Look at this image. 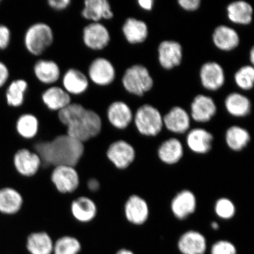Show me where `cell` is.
Segmentation results:
<instances>
[{"label":"cell","instance_id":"36","mask_svg":"<svg viewBox=\"0 0 254 254\" xmlns=\"http://www.w3.org/2000/svg\"><path fill=\"white\" fill-rule=\"evenodd\" d=\"M235 81L240 88L249 90L253 88L254 82V69L250 65L244 66L235 74Z\"/></svg>","mask_w":254,"mask_h":254},{"label":"cell","instance_id":"5","mask_svg":"<svg viewBox=\"0 0 254 254\" xmlns=\"http://www.w3.org/2000/svg\"><path fill=\"white\" fill-rule=\"evenodd\" d=\"M124 88L129 93L142 96L153 86V79L147 68L134 65L126 69L123 75Z\"/></svg>","mask_w":254,"mask_h":254},{"label":"cell","instance_id":"40","mask_svg":"<svg viewBox=\"0 0 254 254\" xmlns=\"http://www.w3.org/2000/svg\"><path fill=\"white\" fill-rule=\"evenodd\" d=\"M11 33L8 28L0 25V49L7 48L10 41Z\"/></svg>","mask_w":254,"mask_h":254},{"label":"cell","instance_id":"19","mask_svg":"<svg viewBox=\"0 0 254 254\" xmlns=\"http://www.w3.org/2000/svg\"><path fill=\"white\" fill-rule=\"evenodd\" d=\"M63 88L69 95H78L85 93L89 87V79L83 72L69 68L63 77Z\"/></svg>","mask_w":254,"mask_h":254},{"label":"cell","instance_id":"11","mask_svg":"<svg viewBox=\"0 0 254 254\" xmlns=\"http://www.w3.org/2000/svg\"><path fill=\"white\" fill-rule=\"evenodd\" d=\"M111 40L109 30L101 23H91L82 31V40L87 47L94 51H100L109 45Z\"/></svg>","mask_w":254,"mask_h":254},{"label":"cell","instance_id":"3","mask_svg":"<svg viewBox=\"0 0 254 254\" xmlns=\"http://www.w3.org/2000/svg\"><path fill=\"white\" fill-rule=\"evenodd\" d=\"M54 33L49 25L35 23L28 28L24 37V44L28 52L39 56L46 52L53 43Z\"/></svg>","mask_w":254,"mask_h":254},{"label":"cell","instance_id":"1","mask_svg":"<svg viewBox=\"0 0 254 254\" xmlns=\"http://www.w3.org/2000/svg\"><path fill=\"white\" fill-rule=\"evenodd\" d=\"M33 151L39 155L43 169L60 166L76 167L84 154L85 144L65 133L34 143Z\"/></svg>","mask_w":254,"mask_h":254},{"label":"cell","instance_id":"15","mask_svg":"<svg viewBox=\"0 0 254 254\" xmlns=\"http://www.w3.org/2000/svg\"><path fill=\"white\" fill-rule=\"evenodd\" d=\"M149 209L147 202L140 196H130L125 205V214L127 220L134 225H141L147 221Z\"/></svg>","mask_w":254,"mask_h":254},{"label":"cell","instance_id":"38","mask_svg":"<svg viewBox=\"0 0 254 254\" xmlns=\"http://www.w3.org/2000/svg\"><path fill=\"white\" fill-rule=\"evenodd\" d=\"M211 254H237V249L229 241H219L212 247Z\"/></svg>","mask_w":254,"mask_h":254},{"label":"cell","instance_id":"34","mask_svg":"<svg viewBox=\"0 0 254 254\" xmlns=\"http://www.w3.org/2000/svg\"><path fill=\"white\" fill-rule=\"evenodd\" d=\"M227 144L231 150L240 151L246 147L250 141V135L246 129L238 126L231 127L225 135Z\"/></svg>","mask_w":254,"mask_h":254},{"label":"cell","instance_id":"4","mask_svg":"<svg viewBox=\"0 0 254 254\" xmlns=\"http://www.w3.org/2000/svg\"><path fill=\"white\" fill-rule=\"evenodd\" d=\"M50 179L57 191L62 195L73 194L80 187V176L75 167H54L50 173Z\"/></svg>","mask_w":254,"mask_h":254},{"label":"cell","instance_id":"14","mask_svg":"<svg viewBox=\"0 0 254 254\" xmlns=\"http://www.w3.org/2000/svg\"><path fill=\"white\" fill-rule=\"evenodd\" d=\"M107 116L110 125L118 129L127 128L134 118L130 107L121 101H115L110 105L107 111Z\"/></svg>","mask_w":254,"mask_h":254},{"label":"cell","instance_id":"46","mask_svg":"<svg viewBox=\"0 0 254 254\" xmlns=\"http://www.w3.org/2000/svg\"><path fill=\"white\" fill-rule=\"evenodd\" d=\"M250 56L251 62H252V63L253 64L254 62V48H253L252 50H251L250 55Z\"/></svg>","mask_w":254,"mask_h":254},{"label":"cell","instance_id":"18","mask_svg":"<svg viewBox=\"0 0 254 254\" xmlns=\"http://www.w3.org/2000/svg\"><path fill=\"white\" fill-rule=\"evenodd\" d=\"M191 116L195 122H209L217 112V106L212 98L204 95H198L190 106Z\"/></svg>","mask_w":254,"mask_h":254},{"label":"cell","instance_id":"16","mask_svg":"<svg viewBox=\"0 0 254 254\" xmlns=\"http://www.w3.org/2000/svg\"><path fill=\"white\" fill-rule=\"evenodd\" d=\"M81 15L91 23H100L101 20H110L114 17L109 1L107 0H86Z\"/></svg>","mask_w":254,"mask_h":254},{"label":"cell","instance_id":"12","mask_svg":"<svg viewBox=\"0 0 254 254\" xmlns=\"http://www.w3.org/2000/svg\"><path fill=\"white\" fill-rule=\"evenodd\" d=\"M55 240L45 231L31 232L25 238L28 254H53Z\"/></svg>","mask_w":254,"mask_h":254},{"label":"cell","instance_id":"31","mask_svg":"<svg viewBox=\"0 0 254 254\" xmlns=\"http://www.w3.org/2000/svg\"><path fill=\"white\" fill-rule=\"evenodd\" d=\"M82 249L81 241L78 237L63 235L55 240L53 254H81Z\"/></svg>","mask_w":254,"mask_h":254},{"label":"cell","instance_id":"45","mask_svg":"<svg viewBox=\"0 0 254 254\" xmlns=\"http://www.w3.org/2000/svg\"><path fill=\"white\" fill-rule=\"evenodd\" d=\"M113 254H135L131 250L126 249V248H121L117 250Z\"/></svg>","mask_w":254,"mask_h":254},{"label":"cell","instance_id":"39","mask_svg":"<svg viewBox=\"0 0 254 254\" xmlns=\"http://www.w3.org/2000/svg\"><path fill=\"white\" fill-rule=\"evenodd\" d=\"M101 183L98 178L91 176L85 180V187L92 195L96 194L101 189Z\"/></svg>","mask_w":254,"mask_h":254},{"label":"cell","instance_id":"24","mask_svg":"<svg viewBox=\"0 0 254 254\" xmlns=\"http://www.w3.org/2000/svg\"><path fill=\"white\" fill-rule=\"evenodd\" d=\"M163 124L169 131L183 134L189 128L190 119L185 110L182 107H175L164 117Z\"/></svg>","mask_w":254,"mask_h":254},{"label":"cell","instance_id":"7","mask_svg":"<svg viewBox=\"0 0 254 254\" xmlns=\"http://www.w3.org/2000/svg\"><path fill=\"white\" fill-rule=\"evenodd\" d=\"M106 157L107 160L117 169L125 170L134 162L135 151L129 143L119 139L111 142L108 146Z\"/></svg>","mask_w":254,"mask_h":254},{"label":"cell","instance_id":"30","mask_svg":"<svg viewBox=\"0 0 254 254\" xmlns=\"http://www.w3.org/2000/svg\"><path fill=\"white\" fill-rule=\"evenodd\" d=\"M159 158L164 163L174 164L177 163L183 155V147L179 139L171 138L164 141L158 149Z\"/></svg>","mask_w":254,"mask_h":254},{"label":"cell","instance_id":"17","mask_svg":"<svg viewBox=\"0 0 254 254\" xmlns=\"http://www.w3.org/2000/svg\"><path fill=\"white\" fill-rule=\"evenodd\" d=\"M200 78L203 86L207 90L215 91L224 85L225 74L222 66L215 62H208L202 66Z\"/></svg>","mask_w":254,"mask_h":254},{"label":"cell","instance_id":"2","mask_svg":"<svg viewBox=\"0 0 254 254\" xmlns=\"http://www.w3.org/2000/svg\"><path fill=\"white\" fill-rule=\"evenodd\" d=\"M58 118L66 127V134L84 144L102 131L103 122L99 114L80 104H69L59 111Z\"/></svg>","mask_w":254,"mask_h":254},{"label":"cell","instance_id":"20","mask_svg":"<svg viewBox=\"0 0 254 254\" xmlns=\"http://www.w3.org/2000/svg\"><path fill=\"white\" fill-rule=\"evenodd\" d=\"M24 202L23 196L17 190L5 187L0 190V212L14 215L20 211Z\"/></svg>","mask_w":254,"mask_h":254},{"label":"cell","instance_id":"21","mask_svg":"<svg viewBox=\"0 0 254 254\" xmlns=\"http://www.w3.org/2000/svg\"><path fill=\"white\" fill-rule=\"evenodd\" d=\"M178 247L183 254H204L206 240L198 232L190 231L181 237Z\"/></svg>","mask_w":254,"mask_h":254},{"label":"cell","instance_id":"25","mask_svg":"<svg viewBox=\"0 0 254 254\" xmlns=\"http://www.w3.org/2000/svg\"><path fill=\"white\" fill-rule=\"evenodd\" d=\"M42 100L48 109L58 112L71 103L70 95L58 86L47 88L42 94Z\"/></svg>","mask_w":254,"mask_h":254},{"label":"cell","instance_id":"6","mask_svg":"<svg viewBox=\"0 0 254 254\" xmlns=\"http://www.w3.org/2000/svg\"><path fill=\"white\" fill-rule=\"evenodd\" d=\"M136 129L140 134L155 136L163 127V119L156 108L145 104L136 111L134 118Z\"/></svg>","mask_w":254,"mask_h":254},{"label":"cell","instance_id":"43","mask_svg":"<svg viewBox=\"0 0 254 254\" xmlns=\"http://www.w3.org/2000/svg\"><path fill=\"white\" fill-rule=\"evenodd\" d=\"M8 77L9 71L7 66L0 62V87L7 82Z\"/></svg>","mask_w":254,"mask_h":254},{"label":"cell","instance_id":"13","mask_svg":"<svg viewBox=\"0 0 254 254\" xmlns=\"http://www.w3.org/2000/svg\"><path fill=\"white\" fill-rule=\"evenodd\" d=\"M182 58V47L176 41H164L159 46V62L164 68L170 69L179 65Z\"/></svg>","mask_w":254,"mask_h":254},{"label":"cell","instance_id":"27","mask_svg":"<svg viewBox=\"0 0 254 254\" xmlns=\"http://www.w3.org/2000/svg\"><path fill=\"white\" fill-rule=\"evenodd\" d=\"M122 30L127 41L132 44L144 42L148 34L147 24L134 18H127Z\"/></svg>","mask_w":254,"mask_h":254},{"label":"cell","instance_id":"22","mask_svg":"<svg viewBox=\"0 0 254 254\" xmlns=\"http://www.w3.org/2000/svg\"><path fill=\"white\" fill-rule=\"evenodd\" d=\"M34 73L38 80L47 85L56 83L61 76L58 64L49 60H38L34 66Z\"/></svg>","mask_w":254,"mask_h":254},{"label":"cell","instance_id":"41","mask_svg":"<svg viewBox=\"0 0 254 254\" xmlns=\"http://www.w3.org/2000/svg\"><path fill=\"white\" fill-rule=\"evenodd\" d=\"M71 3L70 0H49L48 1V4L50 7L57 11H62L67 8Z\"/></svg>","mask_w":254,"mask_h":254},{"label":"cell","instance_id":"26","mask_svg":"<svg viewBox=\"0 0 254 254\" xmlns=\"http://www.w3.org/2000/svg\"><path fill=\"white\" fill-rule=\"evenodd\" d=\"M212 39L216 47L223 51L236 49L240 43V37L233 28L220 25L215 28Z\"/></svg>","mask_w":254,"mask_h":254},{"label":"cell","instance_id":"42","mask_svg":"<svg viewBox=\"0 0 254 254\" xmlns=\"http://www.w3.org/2000/svg\"><path fill=\"white\" fill-rule=\"evenodd\" d=\"M179 4L183 8L187 11H195L201 4L200 0H179Z\"/></svg>","mask_w":254,"mask_h":254},{"label":"cell","instance_id":"23","mask_svg":"<svg viewBox=\"0 0 254 254\" xmlns=\"http://www.w3.org/2000/svg\"><path fill=\"white\" fill-rule=\"evenodd\" d=\"M195 196L189 190H184L178 193L171 203L173 214L180 220L189 217L195 211Z\"/></svg>","mask_w":254,"mask_h":254},{"label":"cell","instance_id":"35","mask_svg":"<svg viewBox=\"0 0 254 254\" xmlns=\"http://www.w3.org/2000/svg\"><path fill=\"white\" fill-rule=\"evenodd\" d=\"M28 84L24 79H17L12 81L6 93L7 103L9 106L18 107L23 105Z\"/></svg>","mask_w":254,"mask_h":254},{"label":"cell","instance_id":"29","mask_svg":"<svg viewBox=\"0 0 254 254\" xmlns=\"http://www.w3.org/2000/svg\"><path fill=\"white\" fill-rule=\"evenodd\" d=\"M228 17L233 23L249 24L252 21V6L245 1H237L231 3L227 7Z\"/></svg>","mask_w":254,"mask_h":254},{"label":"cell","instance_id":"28","mask_svg":"<svg viewBox=\"0 0 254 254\" xmlns=\"http://www.w3.org/2000/svg\"><path fill=\"white\" fill-rule=\"evenodd\" d=\"M213 136L206 130L195 128L190 131L187 143L190 150L197 154H205L211 150Z\"/></svg>","mask_w":254,"mask_h":254},{"label":"cell","instance_id":"9","mask_svg":"<svg viewBox=\"0 0 254 254\" xmlns=\"http://www.w3.org/2000/svg\"><path fill=\"white\" fill-rule=\"evenodd\" d=\"M88 79L99 86H107L115 79L116 69L110 60L98 57L90 64L88 70Z\"/></svg>","mask_w":254,"mask_h":254},{"label":"cell","instance_id":"32","mask_svg":"<svg viewBox=\"0 0 254 254\" xmlns=\"http://www.w3.org/2000/svg\"><path fill=\"white\" fill-rule=\"evenodd\" d=\"M225 106L231 115L237 117L247 116L252 107L249 98L237 93L228 95L225 101Z\"/></svg>","mask_w":254,"mask_h":254},{"label":"cell","instance_id":"37","mask_svg":"<svg viewBox=\"0 0 254 254\" xmlns=\"http://www.w3.org/2000/svg\"><path fill=\"white\" fill-rule=\"evenodd\" d=\"M215 210L219 217L225 220L233 217L236 213V207L233 202L227 198H221L218 200L216 202Z\"/></svg>","mask_w":254,"mask_h":254},{"label":"cell","instance_id":"47","mask_svg":"<svg viewBox=\"0 0 254 254\" xmlns=\"http://www.w3.org/2000/svg\"><path fill=\"white\" fill-rule=\"evenodd\" d=\"M211 227L214 230H217L218 229L219 225L217 222H213L211 224Z\"/></svg>","mask_w":254,"mask_h":254},{"label":"cell","instance_id":"10","mask_svg":"<svg viewBox=\"0 0 254 254\" xmlns=\"http://www.w3.org/2000/svg\"><path fill=\"white\" fill-rule=\"evenodd\" d=\"M73 219L81 224H87L97 217L98 208L94 200L88 196H78L73 199L69 205Z\"/></svg>","mask_w":254,"mask_h":254},{"label":"cell","instance_id":"8","mask_svg":"<svg viewBox=\"0 0 254 254\" xmlns=\"http://www.w3.org/2000/svg\"><path fill=\"white\" fill-rule=\"evenodd\" d=\"M15 169L25 178L36 176L42 166L39 155L34 151L23 148L15 152L13 157Z\"/></svg>","mask_w":254,"mask_h":254},{"label":"cell","instance_id":"33","mask_svg":"<svg viewBox=\"0 0 254 254\" xmlns=\"http://www.w3.org/2000/svg\"><path fill=\"white\" fill-rule=\"evenodd\" d=\"M40 123L36 116L24 114L18 119L16 129L22 138L26 139L34 138L39 132Z\"/></svg>","mask_w":254,"mask_h":254},{"label":"cell","instance_id":"44","mask_svg":"<svg viewBox=\"0 0 254 254\" xmlns=\"http://www.w3.org/2000/svg\"><path fill=\"white\" fill-rule=\"evenodd\" d=\"M138 3L142 8L146 10H151L154 5L153 0H139Z\"/></svg>","mask_w":254,"mask_h":254}]
</instances>
